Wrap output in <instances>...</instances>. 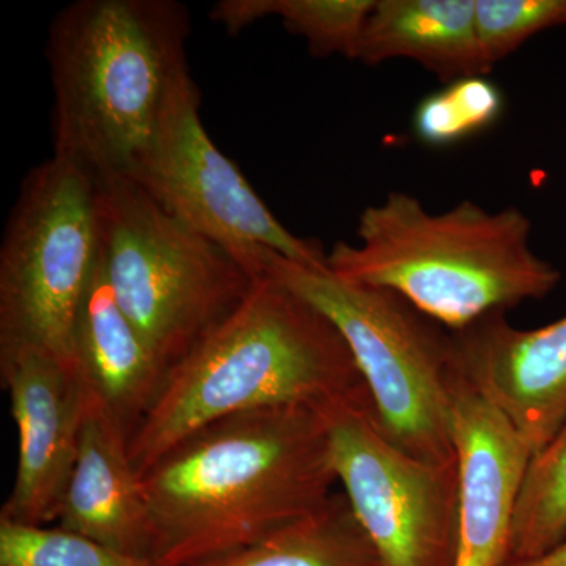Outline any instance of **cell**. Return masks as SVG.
Masks as SVG:
<instances>
[{"label":"cell","instance_id":"1","mask_svg":"<svg viewBox=\"0 0 566 566\" xmlns=\"http://www.w3.org/2000/svg\"><path fill=\"white\" fill-rule=\"evenodd\" d=\"M322 408L218 420L140 475L156 566H197L314 515L337 485Z\"/></svg>","mask_w":566,"mask_h":566},{"label":"cell","instance_id":"12","mask_svg":"<svg viewBox=\"0 0 566 566\" xmlns=\"http://www.w3.org/2000/svg\"><path fill=\"white\" fill-rule=\"evenodd\" d=\"M453 439L460 475L455 566H502L531 449L465 379L457 390Z\"/></svg>","mask_w":566,"mask_h":566},{"label":"cell","instance_id":"14","mask_svg":"<svg viewBox=\"0 0 566 566\" xmlns=\"http://www.w3.org/2000/svg\"><path fill=\"white\" fill-rule=\"evenodd\" d=\"M74 370L88 397L129 439L169 371L115 300L102 253L74 327Z\"/></svg>","mask_w":566,"mask_h":566},{"label":"cell","instance_id":"18","mask_svg":"<svg viewBox=\"0 0 566 566\" xmlns=\"http://www.w3.org/2000/svg\"><path fill=\"white\" fill-rule=\"evenodd\" d=\"M566 539V422L531 458L513 520L510 558H528Z\"/></svg>","mask_w":566,"mask_h":566},{"label":"cell","instance_id":"8","mask_svg":"<svg viewBox=\"0 0 566 566\" xmlns=\"http://www.w3.org/2000/svg\"><path fill=\"white\" fill-rule=\"evenodd\" d=\"M133 181L178 221L232 253L253 277L266 275L273 253L314 270L327 268L322 245L290 232L216 147L200 118L191 73L175 87Z\"/></svg>","mask_w":566,"mask_h":566},{"label":"cell","instance_id":"3","mask_svg":"<svg viewBox=\"0 0 566 566\" xmlns=\"http://www.w3.org/2000/svg\"><path fill=\"white\" fill-rule=\"evenodd\" d=\"M189 14L174 0H80L46 43L54 156L96 181L134 180L178 82Z\"/></svg>","mask_w":566,"mask_h":566},{"label":"cell","instance_id":"11","mask_svg":"<svg viewBox=\"0 0 566 566\" xmlns=\"http://www.w3.org/2000/svg\"><path fill=\"white\" fill-rule=\"evenodd\" d=\"M461 374L506 417L532 457L566 422V316L517 329L494 312L453 333Z\"/></svg>","mask_w":566,"mask_h":566},{"label":"cell","instance_id":"2","mask_svg":"<svg viewBox=\"0 0 566 566\" xmlns=\"http://www.w3.org/2000/svg\"><path fill=\"white\" fill-rule=\"evenodd\" d=\"M368 394L352 349L315 305L264 275L248 297L172 365L129 439L142 475L189 436L226 417Z\"/></svg>","mask_w":566,"mask_h":566},{"label":"cell","instance_id":"21","mask_svg":"<svg viewBox=\"0 0 566 566\" xmlns=\"http://www.w3.org/2000/svg\"><path fill=\"white\" fill-rule=\"evenodd\" d=\"M566 25V0H475V28L488 70L532 36Z\"/></svg>","mask_w":566,"mask_h":566},{"label":"cell","instance_id":"15","mask_svg":"<svg viewBox=\"0 0 566 566\" xmlns=\"http://www.w3.org/2000/svg\"><path fill=\"white\" fill-rule=\"evenodd\" d=\"M408 59L449 82L486 76L475 28V0H376L356 61L368 66Z\"/></svg>","mask_w":566,"mask_h":566},{"label":"cell","instance_id":"4","mask_svg":"<svg viewBox=\"0 0 566 566\" xmlns=\"http://www.w3.org/2000/svg\"><path fill=\"white\" fill-rule=\"evenodd\" d=\"M523 210L463 200L433 214L412 193L390 192L360 212L357 244L337 243L326 266L344 281L389 290L460 333L476 319L543 300L562 273L536 255Z\"/></svg>","mask_w":566,"mask_h":566},{"label":"cell","instance_id":"20","mask_svg":"<svg viewBox=\"0 0 566 566\" xmlns=\"http://www.w3.org/2000/svg\"><path fill=\"white\" fill-rule=\"evenodd\" d=\"M0 566H156L150 558L125 556L55 526L14 523L0 516Z\"/></svg>","mask_w":566,"mask_h":566},{"label":"cell","instance_id":"16","mask_svg":"<svg viewBox=\"0 0 566 566\" xmlns=\"http://www.w3.org/2000/svg\"><path fill=\"white\" fill-rule=\"evenodd\" d=\"M197 566H382L344 493L266 538Z\"/></svg>","mask_w":566,"mask_h":566},{"label":"cell","instance_id":"13","mask_svg":"<svg viewBox=\"0 0 566 566\" xmlns=\"http://www.w3.org/2000/svg\"><path fill=\"white\" fill-rule=\"evenodd\" d=\"M57 523L125 556L151 560L150 515L129 457V436L87 392L80 449Z\"/></svg>","mask_w":566,"mask_h":566},{"label":"cell","instance_id":"7","mask_svg":"<svg viewBox=\"0 0 566 566\" xmlns=\"http://www.w3.org/2000/svg\"><path fill=\"white\" fill-rule=\"evenodd\" d=\"M98 253V182L52 155L22 181L3 233L0 346L74 368V327Z\"/></svg>","mask_w":566,"mask_h":566},{"label":"cell","instance_id":"6","mask_svg":"<svg viewBox=\"0 0 566 566\" xmlns=\"http://www.w3.org/2000/svg\"><path fill=\"white\" fill-rule=\"evenodd\" d=\"M98 182L99 253L115 300L169 370L259 279L136 181Z\"/></svg>","mask_w":566,"mask_h":566},{"label":"cell","instance_id":"5","mask_svg":"<svg viewBox=\"0 0 566 566\" xmlns=\"http://www.w3.org/2000/svg\"><path fill=\"white\" fill-rule=\"evenodd\" d=\"M273 275L333 322L352 349L376 422L420 461L457 463L453 408L463 382L455 338L389 290L344 281L273 253Z\"/></svg>","mask_w":566,"mask_h":566},{"label":"cell","instance_id":"9","mask_svg":"<svg viewBox=\"0 0 566 566\" xmlns=\"http://www.w3.org/2000/svg\"><path fill=\"white\" fill-rule=\"evenodd\" d=\"M338 483L382 566H455L458 461L427 463L397 449L370 394L322 408Z\"/></svg>","mask_w":566,"mask_h":566},{"label":"cell","instance_id":"17","mask_svg":"<svg viewBox=\"0 0 566 566\" xmlns=\"http://www.w3.org/2000/svg\"><path fill=\"white\" fill-rule=\"evenodd\" d=\"M376 0H221L212 21L227 32L243 31L266 17L281 18L286 31L301 36L316 57L340 54L356 61L365 22Z\"/></svg>","mask_w":566,"mask_h":566},{"label":"cell","instance_id":"19","mask_svg":"<svg viewBox=\"0 0 566 566\" xmlns=\"http://www.w3.org/2000/svg\"><path fill=\"white\" fill-rule=\"evenodd\" d=\"M504 111V91L495 82L488 76L463 77L417 103L412 134L427 147H453L493 128Z\"/></svg>","mask_w":566,"mask_h":566},{"label":"cell","instance_id":"10","mask_svg":"<svg viewBox=\"0 0 566 566\" xmlns=\"http://www.w3.org/2000/svg\"><path fill=\"white\" fill-rule=\"evenodd\" d=\"M0 379L20 436L17 476L0 516L57 523L80 449L84 387L74 368L25 346H0Z\"/></svg>","mask_w":566,"mask_h":566},{"label":"cell","instance_id":"22","mask_svg":"<svg viewBox=\"0 0 566 566\" xmlns=\"http://www.w3.org/2000/svg\"><path fill=\"white\" fill-rule=\"evenodd\" d=\"M502 566H566V539L538 556L510 558Z\"/></svg>","mask_w":566,"mask_h":566}]
</instances>
